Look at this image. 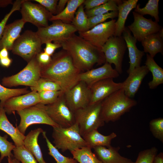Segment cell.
Wrapping results in <instances>:
<instances>
[{
    "label": "cell",
    "instance_id": "1",
    "mask_svg": "<svg viewBox=\"0 0 163 163\" xmlns=\"http://www.w3.org/2000/svg\"><path fill=\"white\" fill-rule=\"evenodd\" d=\"M81 72L69 53L62 49L53 55L48 65L41 67L40 78L57 83L64 93L79 81Z\"/></svg>",
    "mask_w": 163,
    "mask_h": 163
},
{
    "label": "cell",
    "instance_id": "2",
    "mask_svg": "<svg viewBox=\"0 0 163 163\" xmlns=\"http://www.w3.org/2000/svg\"><path fill=\"white\" fill-rule=\"evenodd\" d=\"M58 43L69 53L75 66L81 72L91 69L95 64L99 65L106 62L101 49L75 34Z\"/></svg>",
    "mask_w": 163,
    "mask_h": 163
},
{
    "label": "cell",
    "instance_id": "3",
    "mask_svg": "<svg viewBox=\"0 0 163 163\" xmlns=\"http://www.w3.org/2000/svg\"><path fill=\"white\" fill-rule=\"evenodd\" d=\"M137 103L135 100L127 97L125 94L123 88H122L102 101V117L105 123L116 121Z\"/></svg>",
    "mask_w": 163,
    "mask_h": 163
},
{
    "label": "cell",
    "instance_id": "4",
    "mask_svg": "<svg viewBox=\"0 0 163 163\" xmlns=\"http://www.w3.org/2000/svg\"><path fill=\"white\" fill-rule=\"evenodd\" d=\"M53 127L52 137L54 146L62 152L67 150L71 152L87 146L80 133L76 123L68 128H62L59 126Z\"/></svg>",
    "mask_w": 163,
    "mask_h": 163
},
{
    "label": "cell",
    "instance_id": "5",
    "mask_svg": "<svg viewBox=\"0 0 163 163\" xmlns=\"http://www.w3.org/2000/svg\"><path fill=\"white\" fill-rule=\"evenodd\" d=\"M101 102L89 105L75 112V123L78 124L82 137L104 125L105 122L101 114Z\"/></svg>",
    "mask_w": 163,
    "mask_h": 163
},
{
    "label": "cell",
    "instance_id": "6",
    "mask_svg": "<svg viewBox=\"0 0 163 163\" xmlns=\"http://www.w3.org/2000/svg\"><path fill=\"white\" fill-rule=\"evenodd\" d=\"M42 45L36 32L27 30L15 41L11 51L28 62L41 52Z\"/></svg>",
    "mask_w": 163,
    "mask_h": 163
},
{
    "label": "cell",
    "instance_id": "7",
    "mask_svg": "<svg viewBox=\"0 0 163 163\" xmlns=\"http://www.w3.org/2000/svg\"><path fill=\"white\" fill-rule=\"evenodd\" d=\"M39 104L50 119L59 126L68 128L75 124V113L68 106L64 93L51 104L44 105Z\"/></svg>",
    "mask_w": 163,
    "mask_h": 163
},
{
    "label": "cell",
    "instance_id": "8",
    "mask_svg": "<svg viewBox=\"0 0 163 163\" xmlns=\"http://www.w3.org/2000/svg\"><path fill=\"white\" fill-rule=\"evenodd\" d=\"M41 66L36 56L28 62L27 65L17 74L2 80L3 86L8 87L24 85L33 87L40 78Z\"/></svg>",
    "mask_w": 163,
    "mask_h": 163
},
{
    "label": "cell",
    "instance_id": "9",
    "mask_svg": "<svg viewBox=\"0 0 163 163\" xmlns=\"http://www.w3.org/2000/svg\"><path fill=\"white\" fill-rule=\"evenodd\" d=\"M77 31L71 24L64 23L60 20L53 21V23L45 27L38 28L36 32L42 44L47 42L58 43L66 39Z\"/></svg>",
    "mask_w": 163,
    "mask_h": 163
},
{
    "label": "cell",
    "instance_id": "10",
    "mask_svg": "<svg viewBox=\"0 0 163 163\" xmlns=\"http://www.w3.org/2000/svg\"><path fill=\"white\" fill-rule=\"evenodd\" d=\"M21 120L17 127L19 131L24 135L27 128L35 124H45L53 127L59 126L49 117L39 103L17 111Z\"/></svg>",
    "mask_w": 163,
    "mask_h": 163
},
{
    "label": "cell",
    "instance_id": "11",
    "mask_svg": "<svg viewBox=\"0 0 163 163\" xmlns=\"http://www.w3.org/2000/svg\"><path fill=\"white\" fill-rule=\"evenodd\" d=\"M127 48L126 44L122 36L110 37L101 50L104 55L106 62L113 64L115 69L119 74L123 72L122 61Z\"/></svg>",
    "mask_w": 163,
    "mask_h": 163
},
{
    "label": "cell",
    "instance_id": "12",
    "mask_svg": "<svg viewBox=\"0 0 163 163\" xmlns=\"http://www.w3.org/2000/svg\"><path fill=\"white\" fill-rule=\"evenodd\" d=\"M116 21L115 19H112L98 24L86 31L78 32L79 36L101 49L108 40L115 36Z\"/></svg>",
    "mask_w": 163,
    "mask_h": 163
},
{
    "label": "cell",
    "instance_id": "13",
    "mask_svg": "<svg viewBox=\"0 0 163 163\" xmlns=\"http://www.w3.org/2000/svg\"><path fill=\"white\" fill-rule=\"evenodd\" d=\"M20 11L23 19L38 28L48 26V21L53 15L39 4L24 0L21 4Z\"/></svg>",
    "mask_w": 163,
    "mask_h": 163
},
{
    "label": "cell",
    "instance_id": "14",
    "mask_svg": "<svg viewBox=\"0 0 163 163\" xmlns=\"http://www.w3.org/2000/svg\"><path fill=\"white\" fill-rule=\"evenodd\" d=\"M64 93L68 106L74 113L89 104L91 98L90 88L82 81H79Z\"/></svg>",
    "mask_w": 163,
    "mask_h": 163
},
{
    "label": "cell",
    "instance_id": "15",
    "mask_svg": "<svg viewBox=\"0 0 163 163\" xmlns=\"http://www.w3.org/2000/svg\"><path fill=\"white\" fill-rule=\"evenodd\" d=\"M133 13L134 21L128 28L137 40L141 41L147 36L157 33L161 29L158 23L151 19H147L134 11Z\"/></svg>",
    "mask_w": 163,
    "mask_h": 163
},
{
    "label": "cell",
    "instance_id": "16",
    "mask_svg": "<svg viewBox=\"0 0 163 163\" xmlns=\"http://www.w3.org/2000/svg\"><path fill=\"white\" fill-rule=\"evenodd\" d=\"M113 78L100 80L90 87L91 98L89 105L102 101L110 95L123 88V82L116 83Z\"/></svg>",
    "mask_w": 163,
    "mask_h": 163
},
{
    "label": "cell",
    "instance_id": "17",
    "mask_svg": "<svg viewBox=\"0 0 163 163\" xmlns=\"http://www.w3.org/2000/svg\"><path fill=\"white\" fill-rule=\"evenodd\" d=\"M119 74L111 64L106 62L102 66L81 72L79 81L84 82L90 88L95 83L103 79L119 77Z\"/></svg>",
    "mask_w": 163,
    "mask_h": 163
},
{
    "label": "cell",
    "instance_id": "18",
    "mask_svg": "<svg viewBox=\"0 0 163 163\" xmlns=\"http://www.w3.org/2000/svg\"><path fill=\"white\" fill-rule=\"evenodd\" d=\"M40 102L37 92H31L22 95L9 99L5 103L3 108L5 113L10 114L17 111L35 105Z\"/></svg>",
    "mask_w": 163,
    "mask_h": 163
},
{
    "label": "cell",
    "instance_id": "19",
    "mask_svg": "<svg viewBox=\"0 0 163 163\" xmlns=\"http://www.w3.org/2000/svg\"><path fill=\"white\" fill-rule=\"evenodd\" d=\"M149 71L146 66L135 68L129 74L126 80L123 82L125 94L128 97H134L140 86L143 79Z\"/></svg>",
    "mask_w": 163,
    "mask_h": 163
},
{
    "label": "cell",
    "instance_id": "20",
    "mask_svg": "<svg viewBox=\"0 0 163 163\" xmlns=\"http://www.w3.org/2000/svg\"><path fill=\"white\" fill-rule=\"evenodd\" d=\"M122 35L128 49L129 59V67L127 71L129 74L135 68L140 66L144 52L139 50L136 46V39L131 34V32L125 27Z\"/></svg>",
    "mask_w": 163,
    "mask_h": 163
},
{
    "label": "cell",
    "instance_id": "21",
    "mask_svg": "<svg viewBox=\"0 0 163 163\" xmlns=\"http://www.w3.org/2000/svg\"><path fill=\"white\" fill-rule=\"evenodd\" d=\"M26 23L21 18L6 25L0 40V51L4 48L11 50L14 42L20 35Z\"/></svg>",
    "mask_w": 163,
    "mask_h": 163
},
{
    "label": "cell",
    "instance_id": "22",
    "mask_svg": "<svg viewBox=\"0 0 163 163\" xmlns=\"http://www.w3.org/2000/svg\"><path fill=\"white\" fill-rule=\"evenodd\" d=\"M94 153L102 163H134L131 159L121 156L119 147L98 146L93 148Z\"/></svg>",
    "mask_w": 163,
    "mask_h": 163
},
{
    "label": "cell",
    "instance_id": "23",
    "mask_svg": "<svg viewBox=\"0 0 163 163\" xmlns=\"http://www.w3.org/2000/svg\"><path fill=\"white\" fill-rule=\"evenodd\" d=\"M138 0L123 1L118 5V15L117 20L115 23V36H121L125 29V23L127 17L131 11L135 8Z\"/></svg>",
    "mask_w": 163,
    "mask_h": 163
},
{
    "label": "cell",
    "instance_id": "24",
    "mask_svg": "<svg viewBox=\"0 0 163 163\" xmlns=\"http://www.w3.org/2000/svg\"><path fill=\"white\" fill-rule=\"evenodd\" d=\"M0 130L4 131L11 137L15 146H24V140L25 136L19 131L17 127H14L9 121L3 107L1 106L0 107Z\"/></svg>",
    "mask_w": 163,
    "mask_h": 163
},
{
    "label": "cell",
    "instance_id": "25",
    "mask_svg": "<svg viewBox=\"0 0 163 163\" xmlns=\"http://www.w3.org/2000/svg\"><path fill=\"white\" fill-rule=\"evenodd\" d=\"M43 131L40 128L32 130L25 136L24 140V146L32 154L39 163H46L38 142V136Z\"/></svg>",
    "mask_w": 163,
    "mask_h": 163
},
{
    "label": "cell",
    "instance_id": "26",
    "mask_svg": "<svg viewBox=\"0 0 163 163\" xmlns=\"http://www.w3.org/2000/svg\"><path fill=\"white\" fill-rule=\"evenodd\" d=\"M117 136L114 132L108 136H105L100 133L97 129H94L82 137L87 146L92 149L98 146L110 147L112 140Z\"/></svg>",
    "mask_w": 163,
    "mask_h": 163
},
{
    "label": "cell",
    "instance_id": "27",
    "mask_svg": "<svg viewBox=\"0 0 163 163\" xmlns=\"http://www.w3.org/2000/svg\"><path fill=\"white\" fill-rule=\"evenodd\" d=\"M85 0H69L64 9L60 13L53 15L49 19L50 21L60 20L69 24L72 23L75 17L76 11Z\"/></svg>",
    "mask_w": 163,
    "mask_h": 163
},
{
    "label": "cell",
    "instance_id": "28",
    "mask_svg": "<svg viewBox=\"0 0 163 163\" xmlns=\"http://www.w3.org/2000/svg\"><path fill=\"white\" fill-rule=\"evenodd\" d=\"M141 42L144 52L149 53L153 58L158 53L163 54V38L158 32L147 36Z\"/></svg>",
    "mask_w": 163,
    "mask_h": 163
},
{
    "label": "cell",
    "instance_id": "29",
    "mask_svg": "<svg viewBox=\"0 0 163 163\" xmlns=\"http://www.w3.org/2000/svg\"><path fill=\"white\" fill-rule=\"evenodd\" d=\"M145 64L153 76L152 80L148 83L149 88L154 89L163 84V69L156 63L153 58L148 54L146 55Z\"/></svg>",
    "mask_w": 163,
    "mask_h": 163
},
{
    "label": "cell",
    "instance_id": "30",
    "mask_svg": "<svg viewBox=\"0 0 163 163\" xmlns=\"http://www.w3.org/2000/svg\"><path fill=\"white\" fill-rule=\"evenodd\" d=\"M70 152L73 158L79 163H102L88 146L77 149Z\"/></svg>",
    "mask_w": 163,
    "mask_h": 163
},
{
    "label": "cell",
    "instance_id": "31",
    "mask_svg": "<svg viewBox=\"0 0 163 163\" xmlns=\"http://www.w3.org/2000/svg\"><path fill=\"white\" fill-rule=\"evenodd\" d=\"M122 1L108 0L107 2L92 9L85 10V13L88 18L99 14L107 13L109 11H118V5Z\"/></svg>",
    "mask_w": 163,
    "mask_h": 163
},
{
    "label": "cell",
    "instance_id": "32",
    "mask_svg": "<svg viewBox=\"0 0 163 163\" xmlns=\"http://www.w3.org/2000/svg\"><path fill=\"white\" fill-rule=\"evenodd\" d=\"M159 0H149L144 8H141L139 4H137L134 10V12L143 16L149 14L153 17L155 21H159L158 14Z\"/></svg>",
    "mask_w": 163,
    "mask_h": 163
},
{
    "label": "cell",
    "instance_id": "33",
    "mask_svg": "<svg viewBox=\"0 0 163 163\" xmlns=\"http://www.w3.org/2000/svg\"><path fill=\"white\" fill-rule=\"evenodd\" d=\"M83 4L78 8L71 24L78 32H84L89 30L88 19L84 11Z\"/></svg>",
    "mask_w": 163,
    "mask_h": 163
},
{
    "label": "cell",
    "instance_id": "34",
    "mask_svg": "<svg viewBox=\"0 0 163 163\" xmlns=\"http://www.w3.org/2000/svg\"><path fill=\"white\" fill-rule=\"evenodd\" d=\"M42 133L48 149V154L54 158L56 163H78L73 158L66 157L62 154L49 140L46 135V132L43 131Z\"/></svg>",
    "mask_w": 163,
    "mask_h": 163
},
{
    "label": "cell",
    "instance_id": "35",
    "mask_svg": "<svg viewBox=\"0 0 163 163\" xmlns=\"http://www.w3.org/2000/svg\"><path fill=\"white\" fill-rule=\"evenodd\" d=\"M26 88L10 89L0 84V106L3 107L5 102L11 97L29 92Z\"/></svg>",
    "mask_w": 163,
    "mask_h": 163
},
{
    "label": "cell",
    "instance_id": "36",
    "mask_svg": "<svg viewBox=\"0 0 163 163\" xmlns=\"http://www.w3.org/2000/svg\"><path fill=\"white\" fill-rule=\"evenodd\" d=\"M13 151L14 158L21 163H39L24 146H15Z\"/></svg>",
    "mask_w": 163,
    "mask_h": 163
},
{
    "label": "cell",
    "instance_id": "37",
    "mask_svg": "<svg viewBox=\"0 0 163 163\" xmlns=\"http://www.w3.org/2000/svg\"><path fill=\"white\" fill-rule=\"evenodd\" d=\"M32 91L39 92L42 91H62L60 85L57 83L40 78L37 81L36 85L30 87Z\"/></svg>",
    "mask_w": 163,
    "mask_h": 163
},
{
    "label": "cell",
    "instance_id": "38",
    "mask_svg": "<svg viewBox=\"0 0 163 163\" xmlns=\"http://www.w3.org/2000/svg\"><path fill=\"white\" fill-rule=\"evenodd\" d=\"M8 136L5 135L2 136L0 135V163L5 157H13L14 155L11 153L15 147L13 143L8 141L7 139Z\"/></svg>",
    "mask_w": 163,
    "mask_h": 163
},
{
    "label": "cell",
    "instance_id": "39",
    "mask_svg": "<svg viewBox=\"0 0 163 163\" xmlns=\"http://www.w3.org/2000/svg\"><path fill=\"white\" fill-rule=\"evenodd\" d=\"M118 11H113L89 18L88 19L89 30L98 24L104 22L108 19H113L116 17H118Z\"/></svg>",
    "mask_w": 163,
    "mask_h": 163
},
{
    "label": "cell",
    "instance_id": "40",
    "mask_svg": "<svg viewBox=\"0 0 163 163\" xmlns=\"http://www.w3.org/2000/svg\"><path fill=\"white\" fill-rule=\"evenodd\" d=\"M149 129L155 138L163 142V118L159 117L151 120L149 123Z\"/></svg>",
    "mask_w": 163,
    "mask_h": 163
},
{
    "label": "cell",
    "instance_id": "41",
    "mask_svg": "<svg viewBox=\"0 0 163 163\" xmlns=\"http://www.w3.org/2000/svg\"><path fill=\"white\" fill-rule=\"evenodd\" d=\"M158 152V150L155 147L141 151L134 163H153Z\"/></svg>",
    "mask_w": 163,
    "mask_h": 163
},
{
    "label": "cell",
    "instance_id": "42",
    "mask_svg": "<svg viewBox=\"0 0 163 163\" xmlns=\"http://www.w3.org/2000/svg\"><path fill=\"white\" fill-rule=\"evenodd\" d=\"M40 103L44 105L51 104L55 102L63 93L61 91H42L37 92Z\"/></svg>",
    "mask_w": 163,
    "mask_h": 163
},
{
    "label": "cell",
    "instance_id": "43",
    "mask_svg": "<svg viewBox=\"0 0 163 163\" xmlns=\"http://www.w3.org/2000/svg\"><path fill=\"white\" fill-rule=\"evenodd\" d=\"M24 1V0H16L15 1L13 4V6L11 10L5 16L0 22V40L2 37L8 20L14 12L20 9L21 4Z\"/></svg>",
    "mask_w": 163,
    "mask_h": 163
},
{
    "label": "cell",
    "instance_id": "44",
    "mask_svg": "<svg viewBox=\"0 0 163 163\" xmlns=\"http://www.w3.org/2000/svg\"><path fill=\"white\" fill-rule=\"evenodd\" d=\"M44 7L52 14H56L57 0H34Z\"/></svg>",
    "mask_w": 163,
    "mask_h": 163
},
{
    "label": "cell",
    "instance_id": "45",
    "mask_svg": "<svg viewBox=\"0 0 163 163\" xmlns=\"http://www.w3.org/2000/svg\"><path fill=\"white\" fill-rule=\"evenodd\" d=\"M36 58L41 67L48 65L51 61V56L44 52H40L36 56Z\"/></svg>",
    "mask_w": 163,
    "mask_h": 163
},
{
    "label": "cell",
    "instance_id": "46",
    "mask_svg": "<svg viewBox=\"0 0 163 163\" xmlns=\"http://www.w3.org/2000/svg\"><path fill=\"white\" fill-rule=\"evenodd\" d=\"M108 1V0H85L83 4L85 5L86 10H87L104 4Z\"/></svg>",
    "mask_w": 163,
    "mask_h": 163
},
{
    "label": "cell",
    "instance_id": "47",
    "mask_svg": "<svg viewBox=\"0 0 163 163\" xmlns=\"http://www.w3.org/2000/svg\"><path fill=\"white\" fill-rule=\"evenodd\" d=\"M45 44L46 45L44 49V52L51 56L53 55L57 49L61 47V44L58 43L49 42Z\"/></svg>",
    "mask_w": 163,
    "mask_h": 163
},
{
    "label": "cell",
    "instance_id": "48",
    "mask_svg": "<svg viewBox=\"0 0 163 163\" xmlns=\"http://www.w3.org/2000/svg\"><path fill=\"white\" fill-rule=\"evenodd\" d=\"M69 0H60L56 7V14L61 12L65 8Z\"/></svg>",
    "mask_w": 163,
    "mask_h": 163
},
{
    "label": "cell",
    "instance_id": "49",
    "mask_svg": "<svg viewBox=\"0 0 163 163\" xmlns=\"http://www.w3.org/2000/svg\"><path fill=\"white\" fill-rule=\"evenodd\" d=\"M12 60L9 57L0 59V64L5 67H8L11 63Z\"/></svg>",
    "mask_w": 163,
    "mask_h": 163
},
{
    "label": "cell",
    "instance_id": "50",
    "mask_svg": "<svg viewBox=\"0 0 163 163\" xmlns=\"http://www.w3.org/2000/svg\"><path fill=\"white\" fill-rule=\"evenodd\" d=\"M153 163H163V153L157 154L154 158Z\"/></svg>",
    "mask_w": 163,
    "mask_h": 163
},
{
    "label": "cell",
    "instance_id": "51",
    "mask_svg": "<svg viewBox=\"0 0 163 163\" xmlns=\"http://www.w3.org/2000/svg\"><path fill=\"white\" fill-rule=\"evenodd\" d=\"M8 51L5 48H3L0 51V59L8 57Z\"/></svg>",
    "mask_w": 163,
    "mask_h": 163
},
{
    "label": "cell",
    "instance_id": "52",
    "mask_svg": "<svg viewBox=\"0 0 163 163\" xmlns=\"http://www.w3.org/2000/svg\"><path fill=\"white\" fill-rule=\"evenodd\" d=\"M12 0H0V8H4L8 5L12 4Z\"/></svg>",
    "mask_w": 163,
    "mask_h": 163
},
{
    "label": "cell",
    "instance_id": "53",
    "mask_svg": "<svg viewBox=\"0 0 163 163\" xmlns=\"http://www.w3.org/2000/svg\"><path fill=\"white\" fill-rule=\"evenodd\" d=\"M13 163H20V161L14 158V157L12 158Z\"/></svg>",
    "mask_w": 163,
    "mask_h": 163
},
{
    "label": "cell",
    "instance_id": "54",
    "mask_svg": "<svg viewBox=\"0 0 163 163\" xmlns=\"http://www.w3.org/2000/svg\"><path fill=\"white\" fill-rule=\"evenodd\" d=\"M13 157H8V163H13L12 158Z\"/></svg>",
    "mask_w": 163,
    "mask_h": 163
},
{
    "label": "cell",
    "instance_id": "55",
    "mask_svg": "<svg viewBox=\"0 0 163 163\" xmlns=\"http://www.w3.org/2000/svg\"></svg>",
    "mask_w": 163,
    "mask_h": 163
}]
</instances>
